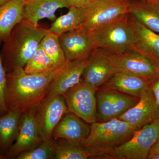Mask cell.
<instances>
[{
	"label": "cell",
	"instance_id": "1",
	"mask_svg": "<svg viewBox=\"0 0 159 159\" xmlns=\"http://www.w3.org/2000/svg\"><path fill=\"white\" fill-rule=\"evenodd\" d=\"M59 68L39 74H27L24 68L7 73L6 102L9 111L22 114L35 108L47 96Z\"/></svg>",
	"mask_w": 159,
	"mask_h": 159
},
{
	"label": "cell",
	"instance_id": "2",
	"mask_svg": "<svg viewBox=\"0 0 159 159\" xmlns=\"http://www.w3.org/2000/svg\"><path fill=\"white\" fill-rule=\"evenodd\" d=\"M47 29L25 19L15 27L0 52L6 73L24 68L34 55Z\"/></svg>",
	"mask_w": 159,
	"mask_h": 159
},
{
	"label": "cell",
	"instance_id": "3",
	"mask_svg": "<svg viewBox=\"0 0 159 159\" xmlns=\"http://www.w3.org/2000/svg\"><path fill=\"white\" fill-rule=\"evenodd\" d=\"M135 130L127 122L115 118L90 125L88 136L80 142L91 158H102L109 149L128 141Z\"/></svg>",
	"mask_w": 159,
	"mask_h": 159
},
{
	"label": "cell",
	"instance_id": "4",
	"mask_svg": "<svg viewBox=\"0 0 159 159\" xmlns=\"http://www.w3.org/2000/svg\"><path fill=\"white\" fill-rule=\"evenodd\" d=\"M129 14L89 32L95 49L100 48L117 55L133 50L134 35L129 20Z\"/></svg>",
	"mask_w": 159,
	"mask_h": 159
},
{
	"label": "cell",
	"instance_id": "5",
	"mask_svg": "<svg viewBox=\"0 0 159 159\" xmlns=\"http://www.w3.org/2000/svg\"><path fill=\"white\" fill-rule=\"evenodd\" d=\"M159 136V119L134 131L124 143L112 148L109 159H147Z\"/></svg>",
	"mask_w": 159,
	"mask_h": 159
},
{
	"label": "cell",
	"instance_id": "6",
	"mask_svg": "<svg viewBox=\"0 0 159 159\" xmlns=\"http://www.w3.org/2000/svg\"><path fill=\"white\" fill-rule=\"evenodd\" d=\"M97 122L118 118L138 103L139 97L103 86L96 92Z\"/></svg>",
	"mask_w": 159,
	"mask_h": 159
},
{
	"label": "cell",
	"instance_id": "7",
	"mask_svg": "<svg viewBox=\"0 0 159 159\" xmlns=\"http://www.w3.org/2000/svg\"><path fill=\"white\" fill-rule=\"evenodd\" d=\"M99 88L81 80L63 94L69 112L89 124L97 122L96 92Z\"/></svg>",
	"mask_w": 159,
	"mask_h": 159
},
{
	"label": "cell",
	"instance_id": "8",
	"mask_svg": "<svg viewBox=\"0 0 159 159\" xmlns=\"http://www.w3.org/2000/svg\"><path fill=\"white\" fill-rule=\"evenodd\" d=\"M129 1L98 0L87 8L85 21L80 28L91 32L129 13Z\"/></svg>",
	"mask_w": 159,
	"mask_h": 159
},
{
	"label": "cell",
	"instance_id": "9",
	"mask_svg": "<svg viewBox=\"0 0 159 159\" xmlns=\"http://www.w3.org/2000/svg\"><path fill=\"white\" fill-rule=\"evenodd\" d=\"M68 112L63 95L46 97L35 107V114L43 141L52 138L53 131Z\"/></svg>",
	"mask_w": 159,
	"mask_h": 159
},
{
	"label": "cell",
	"instance_id": "10",
	"mask_svg": "<svg viewBox=\"0 0 159 159\" xmlns=\"http://www.w3.org/2000/svg\"><path fill=\"white\" fill-rule=\"evenodd\" d=\"M35 108L22 114L17 137L5 156L6 159H16L21 153L36 148L43 142L35 116Z\"/></svg>",
	"mask_w": 159,
	"mask_h": 159
},
{
	"label": "cell",
	"instance_id": "11",
	"mask_svg": "<svg viewBox=\"0 0 159 159\" xmlns=\"http://www.w3.org/2000/svg\"><path fill=\"white\" fill-rule=\"evenodd\" d=\"M118 119L127 122L135 130L159 119V105L149 86L139 97L138 103Z\"/></svg>",
	"mask_w": 159,
	"mask_h": 159
},
{
	"label": "cell",
	"instance_id": "12",
	"mask_svg": "<svg viewBox=\"0 0 159 159\" xmlns=\"http://www.w3.org/2000/svg\"><path fill=\"white\" fill-rule=\"evenodd\" d=\"M109 52L104 49H94L87 59L83 74V81L99 88L113 76L117 71L111 63Z\"/></svg>",
	"mask_w": 159,
	"mask_h": 159
},
{
	"label": "cell",
	"instance_id": "13",
	"mask_svg": "<svg viewBox=\"0 0 159 159\" xmlns=\"http://www.w3.org/2000/svg\"><path fill=\"white\" fill-rule=\"evenodd\" d=\"M109 59L117 72L123 71L151 78L159 76V68L148 58L134 50L118 55L110 53Z\"/></svg>",
	"mask_w": 159,
	"mask_h": 159
},
{
	"label": "cell",
	"instance_id": "14",
	"mask_svg": "<svg viewBox=\"0 0 159 159\" xmlns=\"http://www.w3.org/2000/svg\"><path fill=\"white\" fill-rule=\"evenodd\" d=\"M59 40L67 61L87 60L95 49L89 32L82 28L61 34Z\"/></svg>",
	"mask_w": 159,
	"mask_h": 159
},
{
	"label": "cell",
	"instance_id": "15",
	"mask_svg": "<svg viewBox=\"0 0 159 159\" xmlns=\"http://www.w3.org/2000/svg\"><path fill=\"white\" fill-rule=\"evenodd\" d=\"M87 63V60L67 61L58 69L49 86L46 97L63 95L81 81V77Z\"/></svg>",
	"mask_w": 159,
	"mask_h": 159
},
{
	"label": "cell",
	"instance_id": "16",
	"mask_svg": "<svg viewBox=\"0 0 159 159\" xmlns=\"http://www.w3.org/2000/svg\"><path fill=\"white\" fill-rule=\"evenodd\" d=\"M129 20L134 35L133 50L145 56L159 68V34L146 28L130 14Z\"/></svg>",
	"mask_w": 159,
	"mask_h": 159
},
{
	"label": "cell",
	"instance_id": "17",
	"mask_svg": "<svg viewBox=\"0 0 159 159\" xmlns=\"http://www.w3.org/2000/svg\"><path fill=\"white\" fill-rule=\"evenodd\" d=\"M90 125L73 113L66 114L54 129L52 138L65 139L77 144L88 136Z\"/></svg>",
	"mask_w": 159,
	"mask_h": 159
},
{
	"label": "cell",
	"instance_id": "18",
	"mask_svg": "<svg viewBox=\"0 0 159 159\" xmlns=\"http://www.w3.org/2000/svg\"><path fill=\"white\" fill-rule=\"evenodd\" d=\"M155 78H148L127 72L118 71L102 86L139 97Z\"/></svg>",
	"mask_w": 159,
	"mask_h": 159
},
{
	"label": "cell",
	"instance_id": "19",
	"mask_svg": "<svg viewBox=\"0 0 159 159\" xmlns=\"http://www.w3.org/2000/svg\"><path fill=\"white\" fill-rule=\"evenodd\" d=\"M70 7L66 0H25L24 18L35 25L43 19L54 21L57 9Z\"/></svg>",
	"mask_w": 159,
	"mask_h": 159
},
{
	"label": "cell",
	"instance_id": "20",
	"mask_svg": "<svg viewBox=\"0 0 159 159\" xmlns=\"http://www.w3.org/2000/svg\"><path fill=\"white\" fill-rule=\"evenodd\" d=\"M129 12L146 28L159 34V0H130Z\"/></svg>",
	"mask_w": 159,
	"mask_h": 159
},
{
	"label": "cell",
	"instance_id": "21",
	"mask_svg": "<svg viewBox=\"0 0 159 159\" xmlns=\"http://www.w3.org/2000/svg\"><path fill=\"white\" fill-rule=\"evenodd\" d=\"M25 0H11L0 6V43H4L24 18Z\"/></svg>",
	"mask_w": 159,
	"mask_h": 159
},
{
	"label": "cell",
	"instance_id": "22",
	"mask_svg": "<svg viewBox=\"0 0 159 159\" xmlns=\"http://www.w3.org/2000/svg\"><path fill=\"white\" fill-rule=\"evenodd\" d=\"M66 14L56 19L48 30L59 36L64 33L81 28L86 17L87 8L70 6Z\"/></svg>",
	"mask_w": 159,
	"mask_h": 159
},
{
	"label": "cell",
	"instance_id": "23",
	"mask_svg": "<svg viewBox=\"0 0 159 159\" xmlns=\"http://www.w3.org/2000/svg\"><path fill=\"white\" fill-rule=\"evenodd\" d=\"M21 115L9 111L0 116V153L4 157L16 139Z\"/></svg>",
	"mask_w": 159,
	"mask_h": 159
},
{
	"label": "cell",
	"instance_id": "24",
	"mask_svg": "<svg viewBox=\"0 0 159 159\" xmlns=\"http://www.w3.org/2000/svg\"><path fill=\"white\" fill-rule=\"evenodd\" d=\"M40 45L56 66L60 67L65 64L67 60L60 44L59 36L47 29Z\"/></svg>",
	"mask_w": 159,
	"mask_h": 159
},
{
	"label": "cell",
	"instance_id": "25",
	"mask_svg": "<svg viewBox=\"0 0 159 159\" xmlns=\"http://www.w3.org/2000/svg\"><path fill=\"white\" fill-rule=\"evenodd\" d=\"M89 154L80 144L65 139L56 140L54 159H87Z\"/></svg>",
	"mask_w": 159,
	"mask_h": 159
},
{
	"label": "cell",
	"instance_id": "26",
	"mask_svg": "<svg viewBox=\"0 0 159 159\" xmlns=\"http://www.w3.org/2000/svg\"><path fill=\"white\" fill-rule=\"evenodd\" d=\"M58 68L39 44L34 55L29 60L24 69L27 74H39L53 70Z\"/></svg>",
	"mask_w": 159,
	"mask_h": 159
},
{
	"label": "cell",
	"instance_id": "27",
	"mask_svg": "<svg viewBox=\"0 0 159 159\" xmlns=\"http://www.w3.org/2000/svg\"><path fill=\"white\" fill-rule=\"evenodd\" d=\"M56 140L51 138L43 142L36 148L25 152L16 159H50L54 158Z\"/></svg>",
	"mask_w": 159,
	"mask_h": 159
},
{
	"label": "cell",
	"instance_id": "28",
	"mask_svg": "<svg viewBox=\"0 0 159 159\" xmlns=\"http://www.w3.org/2000/svg\"><path fill=\"white\" fill-rule=\"evenodd\" d=\"M6 83L7 73L0 55V116L5 115L9 111L6 102Z\"/></svg>",
	"mask_w": 159,
	"mask_h": 159
},
{
	"label": "cell",
	"instance_id": "29",
	"mask_svg": "<svg viewBox=\"0 0 159 159\" xmlns=\"http://www.w3.org/2000/svg\"><path fill=\"white\" fill-rule=\"evenodd\" d=\"M70 7H84L88 8L95 4L98 0H66Z\"/></svg>",
	"mask_w": 159,
	"mask_h": 159
},
{
	"label": "cell",
	"instance_id": "30",
	"mask_svg": "<svg viewBox=\"0 0 159 159\" xmlns=\"http://www.w3.org/2000/svg\"><path fill=\"white\" fill-rule=\"evenodd\" d=\"M149 87L152 91L156 100L159 105V76L154 80L149 86Z\"/></svg>",
	"mask_w": 159,
	"mask_h": 159
},
{
	"label": "cell",
	"instance_id": "31",
	"mask_svg": "<svg viewBox=\"0 0 159 159\" xmlns=\"http://www.w3.org/2000/svg\"><path fill=\"white\" fill-rule=\"evenodd\" d=\"M159 153V136L156 142L151 149L149 154Z\"/></svg>",
	"mask_w": 159,
	"mask_h": 159
},
{
	"label": "cell",
	"instance_id": "32",
	"mask_svg": "<svg viewBox=\"0 0 159 159\" xmlns=\"http://www.w3.org/2000/svg\"><path fill=\"white\" fill-rule=\"evenodd\" d=\"M147 159H159V153L149 154Z\"/></svg>",
	"mask_w": 159,
	"mask_h": 159
},
{
	"label": "cell",
	"instance_id": "33",
	"mask_svg": "<svg viewBox=\"0 0 159 159\" xmlns=\"http://www.w3.org/2000/svg\"><path fill=\"white\" fill-rule=\"evenodd\" d=\"M9 1H11V0H0V6Z\"/></svg>",
	"mask_w": 159,
	"mask_h": 159
},
{
	"label": "cell",
	"instance_id": "34",
	"mask_svg": "<svg viewBox=\"0 0 159 159\" xmlns=\"http://www.w3.org/2000/svg\"><path fill=\"white\" fill-rule=\"evenodd\" d=\"M5 157L3 156V155H2V154H1V153H0V159H5Z\"/></svg>",
	"mask_w": 159,
	"mask_h": 159
},
{
	"label": "cell",
	"instance_id": "35",
	"mask_svg": "<svg viewBox=\"0 0 159 159\" xmlns=\"http://www.w3.org/2000/svg\"><path fill=\"white\" fill-rule=\"evenodd\" d=\"M148 1H155V0H148Z\"/></svg>",
	"mask_w": 159,
	"mask_h": 159
},
{
	"label": "cell",
	"instance_id": "36",
	"mask_svg": "<svg viewBox=\"0 0 159 159\" xmlns=\"http://www.w3.org/2000/svg\"></svg>",
	"mask_w": 159,
	"mask_h": 159
}]
</instances>
